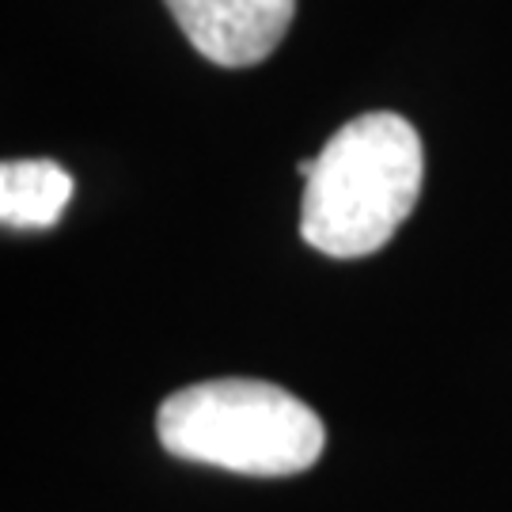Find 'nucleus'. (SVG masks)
I'll return each mask as SVG.
<instances>
[{"instance_id": "obj_1", "label": "nucleus", "mask_w": 512, "mask_h": 512, "mask_svg": "<svg viewBox=\"0 0 512 512\" xmlns=\"http://www.w3.org/2000/svg\"><path fill=\"white\" fill-rule=\"evenodd\" d=\"M425 175L418 129L372 110L330 137L300 202V236L330 258H365L414 213Z\"/></svg>"}, {"instance_id": "obj_2", "label": "nucleus", "mask_w": 512, "mask_h": 512, "mask_svg": "<svg viewBox=\"0 0 512 512\" xmlns=\"http://www.w3.org/2000/svg\"><path fill=\"white\" fill-rule=\"evenodd\" d=\"M156 433L171 456L255 478L308 471L327 429L308 403L262 380H209L167 395Z\"/></svg>"}, {"instance_id": "obj_3", "label": "nucleus", "mask_w": 512, "mask_h": 512, "mask_svg": "<svg viewBox=\"0 0 512 512\" xmlns=\"http://www.w3.org/2000/svg\"><path fill=\"white\" fill-rule=\"evenodd\" d=\"M190 46L224 69L258 65L281 46L296 0H164Z\"/></svg>"}, {"instance_id": "obj_4", "label": "nucleus", "mask_w": 512, "mask_h": 512, "mask_svg": "<svg viewBox=\"0 0 512 512\" xmlns=\"http://www.w3.org/2000/svg\"><path fill=\"white\" fill-rule=\"evenodd\" d=\"M73 202V175L54 160H4L0 167V220L4 228H54Z\"/></svg>"}]
</instances>
